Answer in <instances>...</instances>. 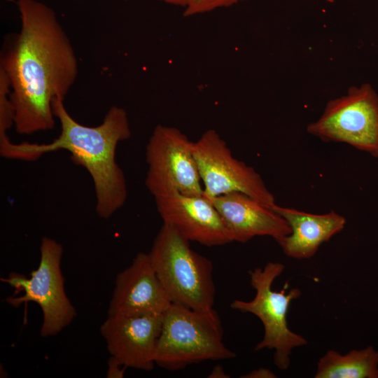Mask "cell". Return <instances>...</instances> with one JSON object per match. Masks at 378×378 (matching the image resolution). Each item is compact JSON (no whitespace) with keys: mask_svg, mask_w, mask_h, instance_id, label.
<instances>
[{"mask_svg":"<svg viewBox=\"0 0 378 378\" xmlns=\"http://www.w3.org/2000/svg\"><path fill=\"white\" fill-rule=\"evenodd\" d=\"M325 142H341L378 158V94L369 83L351 87L331 99L320 118L307 127Z\"/></svg>","mask_w":378,"mask_h":378,"instance_id":"8","label":"cell"},{"mask_svg":"<svg viewBox=\"0 0 378 378\" xmlns=\"http://www.w3.org/2000/svg\"><path fill=\"white\" fill-rule=\"evenodd\" d=\"M64 101L55 98L52 102L54 115L61 127L57 138L41 144L10 141L0 148V154L7 159L34 161L46 153L68 151L71 160L90 175L95 192L96 212L100 218L108 219L127 198L125 176L115 159L118 144L131 136L127 111L120 106H111L101 124L90 127L75 120Z\"/></svg>","mask_w":378,"mask_h":378,"instance_id":"2","label":"cell"},{"mask_svg":"<svg viewBox=\"0 0 378 378\" xmlns=\"http://www.w3.org/2000/svg\"><path fill=\"white\" fill-rule=\"evenodd\" d=\"M315 378H378V351L372 346L341 354L327 351L318 361Z\"/></svg>","mask_w":378,"mask_h":378,"instance_id":"15","label":"cell"},{"mask_svg":"<svg viewBox=\"0 0 378 378\" xmlns=\"http://www.w3.org/2000/svg\"><path fill=\"white\" fill-rule=\"evenodd\" d=\"M21 26L4 48L0 69L10 86L14 127L20 134L55 128L52 102L65 99L78 72L72 44L54 10L18 0Z\"/></svg>","mask_w":378,"mask_h":378,"instance_id":"1","label":"cell"},{"mask_svg":"<svg viewBox=\"0 0 378 378\" xmlns=\"http://www.w3.org/2000/svg\"><path fill=\"white\" fill-rule=\"evenodd\" d=\"M275 374L269 369L260 368L255 370L249 374L242 376L241 377L246 378H263V377H274Z\"/></svg>","mask_w":378,"mask_h":378,"instance_id":"19","label":"cell"},{"mask_svg":"<svg viewBox=\"0 0 378 378\" xmlns=\"http://www.w3.org/2000/svg\"><path fill=\"white\" fill-rule=\"evenodd\" d=\"M148 253L172 303L202 312L214 310L212 262L192 250L190 241L163 223Z\"/></svg>","mask_w":378,"mask_h":378,"instance_id":"3","label":"cell"},{"mask_svg":"<svg viewBox=\"0 0 378 378\" xmlns=\"http://www.w3.org/2000/svg\"><path fill=\"white\" fill-rule=\"evenodd\" d=\"M207 199L219 212L233 241L245 243L257 236L276 240L291 232L287 221L270 206L244 193L231 192Z\"/></svg>","mask_w":378,"mask_h":378,"instance_id":"13","label":"cell"},{"mask_svg":"<svg viewBox=\"0 0 378 378\" xmlns=\"http://www.w3.org/2000/svg\"><path fill=\"white\" fill-rule=\"evenodd\" d=\"M271 208L288 223L290 234L276 239L288 257L308 259L320 246L344 227L346 219L334 211L314 214L274 204Z\"/></svg>","mask_w":378,"mask_h":378,"instance_id":"14","label":"cell"},{"mask_svg":"<svg viewBox=\"0 0 378 378\" xmlns=\"http://www.w3.org/2000/svg\"><path fill=\"white\" fill-rule=\"evenodd\" d=\"M284 270V265L275 262L250 270V283L255 290L253 299L247 302L235 300L230 304L232 309L253 314L261 321L264 337L255 350L274 349V362L281 370L288 368L293 349L307 344L305 338L289 329L286 318L289 305L300 296V290L293 288L286 294V286L280 291L272 289L274 281Z\"/></svg>","mask_w":378,"mask_h":378,"instance_id":"6","label":"cell"},{"mask_svg":"<svg viewBox=\"0 0 378 378\" xmlns=\"http://www.w3.org/2000/svg\"><path fill=\"white\" fill-rule=\"evenodd\" d=\"M172 303L148 253L140 252L116 276L108 316L163 314Z\"/></svg>","mask_w":378,"mask_h":378,"instance_id":"12","label":"cell"},{"mask_svg":"<svg viewBox=\"0 0 378 378\" xmlns=\"http://www.w3.org/2000/svg\"><path fill=\"white\" fill-rule=\"evenodd\" d=\"M193 142L176 127L157 125L146 147L145 184L154 199L174 193L203 195Z\"/></svg>","mask_w":378,"mask_h":378,"instance_id":"7","label":"cell"},{"mask_svg":"<svg viewBox=\"0 0 378 378\" xmlns=\"http://www.w3.org/2000/svg\"><path fill=\"white\" fill-rule=\"evenodd\" d=\"M245 0H192L184 8L183 16L190 17L228 7Z\"/></svg>","mask_w":378,"mask_h":378,"instance_id":"17","label":"cell"},{"mask_svg":"<svg viewBox=\"0 0 378 378\" xmlns=\"http://www.w3.org/2000/svg\"><path fill=\"white\" fill-rule=\"evenodd\" d=\"M126 366L122 365L118 359L111 356L108 360L107 378H122L124 376Z\"/></svg>","mask_w":378,"mask_h":378,"instance_id":"18","label":"cell"},{"mask_svg":"<svg viewBox=\"0 0 378 378\" xmlns=\"http://www.w3.org/2000/svg\"><path fill=\"white\" fill-rule=\"evenodd\" d=\"M63 247L55 239L43 237L40 245V261L36 270L27 278L22 274L10 272L1 281L15 288L14 295L20 291V297L12 295L6 302L15 308L33 302L38 304L43 314L41 335L55 336L71 323L76 316V310L67 297L64 289V278L61 270Z\"/></svg>","mask_w":378,"mask_h":378,"instance_id":"5","label":"cell"},{"mask_svg":"<svg viewBox=\"0 0 378 378\" xmlns=\"http://www.w3.org/2000/svg\"><path fill=\"white\" fill-rule=\"evenodd\" d=\"M235 356L223 342L221 322L215 310L202 312L172 303L164 313L155 365L173 371L205 360Z\"/></svg>","mask_w":378,"mask_h":378,"instance_id":"4","label":"cell"},{"mask_svg":"<svg viewBox=\"0 0 378 378\" xmlns=\"http://www.w3.org/2000/svg\"><path fill=\"white\" fill-rule=\"evenodd\" d=\"M163 316H108L99 330L110 355L127 368L152 370Z\"/></svg>","mask_w":378,"mask_h":378,"instance_id":"10","label":"cell"},{"mask_svg":"<svg viewBox=\"0 0 378 378\" xmlns=\"http://www.w3.org/2000/svg\"><path fill=\"white\" fill-rule=\"evenodd\" d=\"M154 200L163 223L172 226L188 241L206 246L233 241L219 212L204 195L174 193Z\"/></svg>","mask_w":378,"mask_h":378,"instance_id":"11","label":"cell"},{"mask_svg":"<svg viewBox=\"0 0 378 378\" xmlns=\"http://www.w3.org/2000/svg\"><path fill=\"white\" fill-rule=\"evenodd\" d=\"M192 150L206 197L241 192L270 207L276 204L261 176L236 159L215 130L204 132L193 142Z\"/></svg>","mask_w":378,"mask_h":378,"instance_id":"9","label":"cell"},{"mask_svg":"<svg viewBox=\"0 0 378 378\" xmlns=\"http://www.w3.org/2000/svg\"><path fill=\"white\" fill-rule=\"evenodd\" d=\"M171 5L178 6L186 8L192 0H158Z\"/></svg>","mask_w":378,"mask_h":378,"instance_id":"21","label":"cell"},{"mask_svg":"<svg viewBox=\"0 0 378 378\" xmlns=\"http://www.w3.org/2000/svg\"><path fill=\"white\" fill-rule=\"evenodd\" d=\"M208 377L211 378H227L229 377L228 375L226 374L223 368L220 365H217L214 367V368L212 370L211 372L209 374Z\"/></svg>","mask_w":378,"mask_h":378,"instance_id":"20","label":"cell"},{"mask_svg":"<svg viewBox=\"0 0 378 378\" xmlns=\"http://www.w3.org/2000/svg\"><path fill=\"white\" fill-rule=\"evenodd\" d=\"M10 92L8 79L0 69V146L10 141L7 132L14 126L15 113Z\"/></svg>","mask_w":378,"mask_h":378,"instance_id":"16","label":"cell"}]
</instances>
